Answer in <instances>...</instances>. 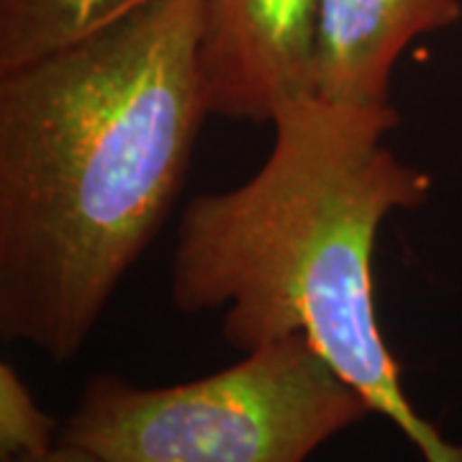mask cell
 Instances as JSON below:
<instances>
[{"label": "cell", "instance_id": "3", "mask_svg": "<svg viewBox=\"0 0 462 462\" xmlns=\"http://www.w3.org/2000/svg\"><path fill=\"white\" fill-rule=\"evenodd\" d=\"M370 411L303 334H291L180 385L93 378L60 442L108 462H303Z\"/></svg>", "mask_w": 462, "mask_h": 462}, {"label": "cell", "instance_id": "5", "mask_svg": "<svg viewBox=\"0 0 462 462\" xmlns=\"http://www.w3.org/2000/svg\"><path fill=\"white\" fill-rule=\"evenodd\" d=\"M460 18L462 0H321L314 96L345 106H388L403 50Z\"/></svg>", "mask_w": 462, "mask_h": 462}, {"label": "cell", "instance_id": "1", "mask_svg": "<svg viewBox=\"0 0 462 462\" xmlns=\"http://www.w3.org/2000/svg\"><path fill=\"white\" fill-rule=\"evenodd\" d=\"M203 0H152L0 72V334L85 345L160 234L208 114Z\"/></svg>", "mask_w": 462, "mask_h": 462}, {"label": "cell", "instance_id": "6", "mask_svg": "<svg viewBox=\"0 0 462 462\" xmlns=\"http://www.w3.org/2000/svg\"><path fill=\"white\" fill-rule=\"evenodd\" d=\"M152 0H0V72L88 39Z\"/></svg>", "mask_w": 462, "mask_h": 462}, {"label": "cell", "instance_id": "7", "mask_svg": "<svg viewBox=\"0 0 462 462\" xmlns=\"http://www.w3.org/2000/svg\"><path fill=\"white\" fill-rule=\"evenodd\" d=\"M54 445V421L18 378L16 367L0 365V455L3 462L36 457Z\"/></svg>", "mask_w": 462, "mask_h": 462}, {"label": "cell", "instance_id": "8", "mask_svg": "<svg viewBox=\"0 0 462 462\" xmlns=\"http://www.w3.org/2000/svg\"><path fill=\"white\" fill-rule=\"evenodd\" d=\"M5 462H108V460H103V457H98V455L88 452V449H83V447L60 442V445L51 447L50 452H44V455H36V457H18V460H5Z\"/></svg>", "mask_w": 462, "mask_h": 462}, {"label": "cell", "instance_id": "2", "mask_svg": "<svg viewBox=\"0 0 462 462\" xmlns=\"http://www.w3.org/2000/svg\"><path fill=\"white\" fill-rule=\"evenodd\" d=\"M270 124L273 147L249 180L185 206L170 263L172 306L224 311L221 334L242 352L303 334L421 460L462 462V447L406 396L373 296L383 221L424 206L431 193L430 175L388 144L401 116L391 103L306 96Z\"/></svg>", "mask_w": 462, "mask_h": 462}, {"label": "cell", "instance_id": "4", "mask_svg": "<svg viewBox=\"0 0 462 462\" xmlns=\"http://www.w3.org/2000/svg\"><path fill=\"white\" fill-rule=\"evenodd\" d=\"M321 0H203L199 65L211 116L273 121L314 96Z\"/></svg>", "mask_w": 462, "mask_h": 462}]
</instances>
